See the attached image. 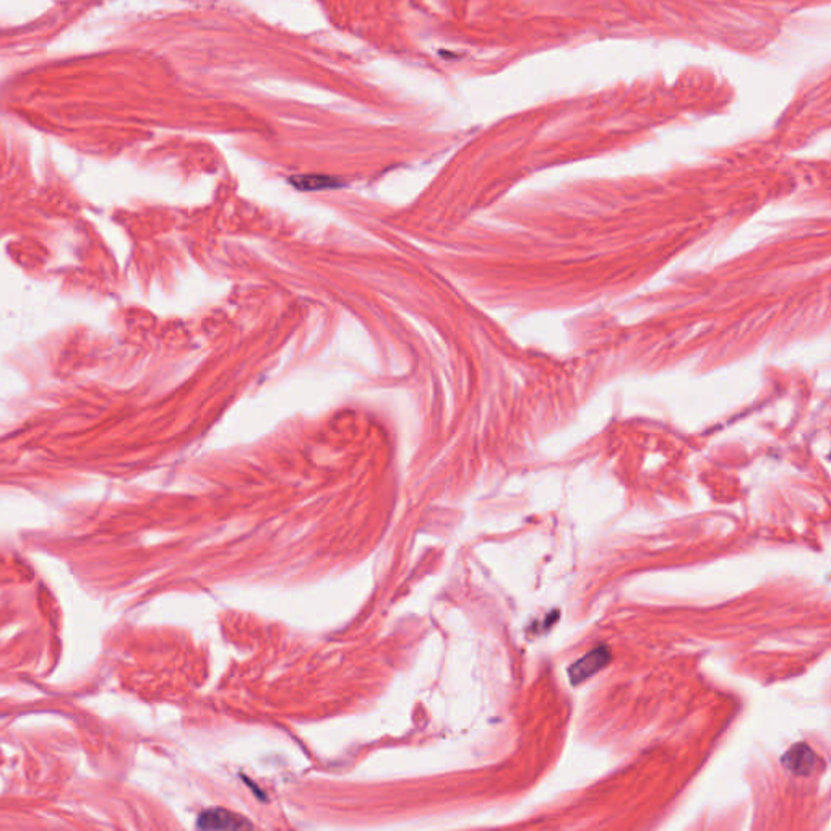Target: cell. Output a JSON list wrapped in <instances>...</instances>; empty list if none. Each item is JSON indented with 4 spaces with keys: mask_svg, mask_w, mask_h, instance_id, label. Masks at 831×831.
I'll return each instance as SVG.
<instances>
[{
    "mask_svg": "<svg viewBox=\"0 0 831 831\" xmlns=\"http://www.w3.org/2000/svg\"><path fill=\"white\" fill-rule=\"evenodd\" d=\"M610 658H612V654H610L607 646H599V648H594L591 653L583 656L582 659H578L577 663L573 664L570 669H568V674H570V682L573 685H578L579 682H583L584 679H588V677L596 674L598 671L606 668Z\"/></svg>",
    "mask_w": 831,
    "mask_h": 831,
    "instance_id": "cell-1",
    "label": "cell"
},
{
    "mask_svg": "<svg viewBox=\"0 0 831 831\" xmlns=\"http://www.w3.org/2000/svg\"><path fill=\"white\" fill-rule=\"evenodd\" d=\"M197 827L203 830H239L244 827L249 828L252 825L238 813L223 809H214L200 813Z\"/></svg>",
    "mask_w": 831,
    "mask_h": 831,
    "instance_id": "cell-2",
    "label": "cell"
},
{
    "mask_svg": "<svg viewBox=\"0 0 831 831\" xmlns=\"http://www.w3.org/2000/svg\"><path fill=\"white\" fill-rule=\"evenodd\" d=\"M818 758L807 743H796L783 757V765L799 776H807L817 768Z\"/></svg>",
    "mask_w": 831,
    "mask_h": 831,
    "instance_id": "cell-3",
    "label": "cell"
},
{
    "mask_svg": "<svg viewBox=\"0 0 831 831\" xmlns=\"http://www.w3.org/2000/svg\"><path fill=\"white\" fill-rule=\"evenodd\" d=\"M291 184H294L301 191H323V188L336 187L338 182L325 176H301L291 179Z\"/></svg>",
    "mask_w": 831,
    "mask_h": 831,
    "instance_id": "cell-4",
    "label": "cell"
}]
</instances>
